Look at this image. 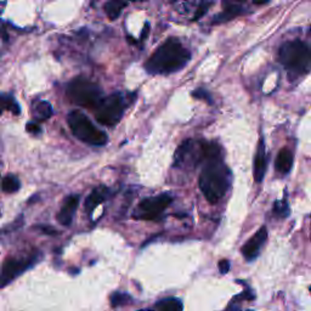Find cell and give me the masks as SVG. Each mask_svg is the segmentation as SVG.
<instances>
[{"mask_svg": "<svg viewBox=\"0 0 311 311\" xmlns=\"http://www.w3.org/2000/svg\"><path fill=\"white\" fill-rule=\"evenodd\" d=\"M109 196V190H107L105 186H100V187L95 188L92 193H90L89 197L85 201V209L89 214H92L94 212L95 208L99 204H101Z\"/></svg>", "mask_w": 311, "mask_h": 311, "instance_id": "13", "label": "cell"}, {"mask_svg": "<svg viewBox=\"0 0 311 311\" xmlns=\"http://www.w3.org/2000/svg\"><path fill=\"white\" fill-rule=\"evenodd\" d=\"M79 195H71L64 200L63 205L57 214V221L60 224L63 225V226H68L72 224L74 213H76L78 204H79Z\"/></svg>", "mask_w": 311, "mask_h": 311, "instance_id": "11", "label": "cell"}, {"mask_svg": "<svg viewBox=\"0 0 311 311\" xmlns=\"http://www.w3.org/2000/svg\"><path fill=\"white\" fill-rule=\"evenodd\" d=\"M267 240V230L263 226L255 232V235L250 237L242 247V254L247 260H254L259 254L263 245Z\"/></svg>", "mask_w": 311, "mask_h": 311, "instance_id": "10", "label": "cell"}, {"mask_svg": "<svg viewBox=\"0 0 311 311\" xmlns=\"http://www.w3.org/2000/svg\"><path fill=\"white\" fill-rule=\"evenodd\" d=\"M241 14H242V10L240 9V6L231 5V6H229V8H227L224 13H221V14H219V15L215 16L214 20H213V23H214V25H218V23L227 22V21L232 20V18H235L236 16H240Z\"/></svg>", "mask_w": 311, "mask_h": 311, "instance_id": "19", "label": "cell"}, {"mask_svg": "<svg viewBox=\"0 0 311 311\" xmlns=\"http://www.w3.org/2000/svg\"><path fill=\"white\" fill-rule=\"evenodd\" d=\"M192 95L195 97H197V99H202V100H205L207 102H210L212 104V96H210V94L208 92H205L204 89H197L195 90V92L192 93Z\"/></svg>", "mask_w": 311, "mask_h": 311, "instance_id": "24", "label": "cell"}, {"mask_svg": "<svg viewBox=\"0 0 311 311\" xmlns=\"http://www.w3.org/2000/svg\"><path fill=\"white\" fill-rule=\"evenodd\" d=\"M39 230L44 233H47V235H57L59 233V231L51 226H39Z\"/></svg>", "mask_w": 311, "mask_h": 311, "instance_id": "26", "label": "cell"}, {"mask_svg": "<svg viewBox=\"0 0 311 311\" xmlns=\"http://www.w3.org/2000/svg\"><path fill=\"white\" fill-rule=\"evenodd\" d=\"M69 128L77 139L93 146H104L107 142V135L97 129L90 119L80 111H72L67 117Z\"/></svg>", "mask_w": 311, "mask_h": 311, "instance_id": "4", "label": "cell"}, {"mask_svg": "<svg viewBox=\"0 0 311 311\" xmlns=\"http://www.w3.org/2000/svg\"><path fill=\"white\" fill-rule=\"evenodd\" d=\"M52 113H54V109H52L51 104L47 101L37 102L34 109H33V116L39 122L49 119L52 116Z\"/></svg>", "mask_w": 311, "mask_h": 311, "instance_id": "15", "label": "cell"}, {"mask_svg": "<svg viewBox=\"0 0 311 311\" xmlns=\"http://www.w3.org/2000/svg\"><path fill=\"white\" fill-rule=\"evenodd\" d=\"M148 31H150V26H148V23H146L145 27H143V30H142V33H141V39L143 40L146 37H147Z\"/></svg>", "mask_w": 311, "mask_h": 311, "instance_id": "28", "label": "cell"}, {"mask_svg": "<svg viewBox=\"0 0 311 311\" xmlns=\"http://www.w3.org/2000/svg\"><path fill=\"white\" fill-rule=\"evenodd\" d=\"M293 166V155L288 148H282L276 159V171L281 174L289 173Z\"/></svg>", "mask_w": 311, "mask_h": 311, "instance_id": "14", "label": "cell"}, {"mask_svg": "<svg viewBox=\"0 0 311 311\" xmlns=\"http://www.w3.org/2000/svg\"><path fill=\"white\" fill-rule=\"evenodd\" d=\"M230 1H232V3H241L243 0H230Z\"/></svg>", "mask_w": 311, "mask_h": 311, "instance_id": "30", "label": "cell"}, {"mask_svg": "<svg viewBox=\"0 0 311 311\" xmlns=\"http://www.w3.org/2000/svg\"><path fill=\"white\" fill-rule=\"evenodd\" d=\"M209 6H210L209 1H205V3L201 4V5L198 6L197 11H196V13H195V17H193V20L197 21V20H200V18H202L203 16L205 15V13H207V11H208V9H209Z\"/></svg>", "mask_w": 311, "mask_h": 311, "instance_id": "23", "label": "cell"}, {"mask_svg": "<svg viewBox=\"0 0 311 311\" xmlns=\"http://www.w3.org/2000/svg\"><path fill=\"white\" fill-rule=\"evenodd\" d=\"M183 303L180 299L176 298H166L162 300L157 301L155 305V309L162 311H181L183 310Z\"/></svg>", "mask_w": 311, "mask_h": 311, "instance_id": "17", "label": "cell"}, {"mask_svg": "<svg viewBox=\"0 0 311 311\" xmlns=\"http://www.w3.org/2000/svg\"><path fill=\"white\" fill-rule=\"evenodd\" d=\"M27 131L31 134H39L40 131H42V129H40L39 124L37 123H28L27 124Z\"/></svg>", "mask_w": 311, "mask_h": 311, "instance_id": "25", "label": "cell"}, {"mask_svg": "<svg viewBox=\"0 0 311 311\" xmlns=\"http://www.w3.org/2000/svg\"><path fill=\"white\" fill-rule=\"evenodd\" d=\"M280 62L296 76L306 74L311 69V51L301 40H291L280 47Z\"/></svg>", "mask_w": 311, "mask_h": 311, "instance_id": "3", "label": "cell"}, {"mask_svg": "<svg viewBox=\"0 0 311 311\" xmlns=\"http://www.w3.org/2000/svg\"><path fill=\"white\" fill-rule=\"evenodd\" d=\"M191 54L178 39L164 42L147 60L145 68L151 74H169L186 66Z\"/></svg>", "mask_w": 311, "mask_h": 311, "instance_id": "1", "label": "cell"}, {"mask_svg": "<svg viewBox=\"0 0 311 311\" xmlns=\"http://www.w3.org/2000/svg\"><path fill=\"white\" fill-rule=\"evenodd\" d=\"M274 212L276 213V215H280V217H288V202L284 198L283 201H279V202L275 203Z\"/></svg>", "mask_w": 311, "mask_h": 311, "instance_id": "22", "label": "cell"}, {"mask_svg": "<svg viewBox=\"0 0 311 311\" xmlns=\"http://www.w3.org/2000/svg\"><path fill=\"white\" fill-rule=\"evenodd\" d=\"M20 190V180L15 175H8L1 181V191L5 193H15Z\"/></svg>", "mask_w": 311, "mask_h": 311, "instance_id": "20", "label": "cell"}, {"mask_svg": "<svg viewBox=\"0 0 311 311\" xmlns=\"http://www.w3.org/2000/svg\"><path fill=\"white\" fill-rule=\"evenodd\" d=\"M173 198L169 193H163V195L155 196V197L143 198L139 203L134 218L140 220H153L158 217L159 214L164 212L171 204Z\"/></svg>", "mask_w": 311, "mask_h": 311, "instance_id": "8", "label": "cell"}, {"mask_svg": "<svg viewBox=\"0 0 311 311\" xmlns=\"http://www.w3.org/2000/svg\"><path fill=\"white\" fill-rule=\"evenodd\" d=\"M266 152H265V143L263 139L258 142L257 153L254 159V179L257 183H262L266 173Z\"/></svg>", "mask_w": 311, "mask_h": 311, "instance_id": "12", "label": "cell"}, {"mask_svg": "<svg viewBox=\"0 0 311 311\" xmlns=\"http://www.w3.org/2000/svg\"><path fill=\"white\" fill-rule=\"evenodd\" d=\"M204 161L203 141L186 140L176 150L174 167H195Z\"/></svg>", "mask_w": 311, "mask_h": 311, "instance_id": "7", "label": "cell"}, {"mask_svg": "<svg viewBox=\"0 0 311 311\" xmlns=\"http://www.w3.org/2000/svg\"><path fill=\"white\" fill-rule=\"evenodd\" d=\"M131 1H140V0H131Z\"/></svg>", "mask_w": 311, "mask_h": 311, "instance_id": "32", "label": "cell"}, {"mask_svg": "<svg viewBox=\"0 0 311 311\" xmlns=\"http://www.w3.org/2000/svg\"><path fill=\"white\" fill-rule=\"evenodd\" d=\"M219 269H220V271H221V274H226V272H229V270H230L229 260H221V262L219 263Z\"/></svg>", "mask_w": 311, "mask_h": 311, "instance_id": "27", "label": "cell"}, {"mask_svg": "<svg viewBox=\"0 0 311 311\" xmlns=\"http://www.w3.org/2000/svg\"><path fill=\"white\" fill-rule=\"evenodd\" d=\"M95 113L97 122L102 125L114 126L123 117L126 109L125 100L122 94H112L101 100Z\"/></svg>", "mask_w": 311, "mask_h": 311, "instance_id": "6", "label": "cell"}, {"mask_svg": "<svg viewBox=\"0 0 311 311\" xmlns=\"http://www.w3.org/2000/svg\"><path fill=\"white\" fill-rule=\"evenodd\" d=\"M4 111H11L14 114H20V106L11 95L0 94V114Z\"/></svg>", "mask_w": 311, "mask_h": 311, "instance_id": "18", "label": "cell"}, {"mask_svg": "<svg viewBox=\"0 0 311 311\" xmlns=\"http://www.w3.org/2000/svg\"><path fill=\"white\" fill-rule=\"evenodd\" d=\"M38 260V257L27 258H14L10 257L5 259L3 266L0 269V288L8 286L16 277L26 271L28 267L32 266Z\"/></svg>", "mask_w": 311, "mask_h": 311, "instance_id": "9", "label": "cell"}, {"mask_svg": "<svg viewBox=\"0 0 311 311\" xmlns=\"http://www.w3.org/2000/svg\"><path fill=\"white\" fill-rule=\"evenodd\" d=\"M67 95L73 104L85 109H95L104 99L99 85L85 78L72 80L67 88Z\"/></svg>", "mask_w": 311, "mask_h": 311, "instance_id": "5", "label": "cell"}, {"mask_svg": "<svg viewBox=\"0 0 311 311\" xmlns=\"http://www.w3.org/2000/svg\"><path fill=\"white\" fill-rule=\"evenodd\" d=\"M267 1H269V0H254V4H257V5H264Z\"/></svg>", "mask_w": 311, "mask_h": 311, "instance_id": "29", "label": "cell"}, {"mask_svg": "<svg viewBox=\"0 0 311 311\" xmlns=\"http://www.w3.org/2000/svg\"><path fill=\"white\" fill-rule=\"evenodd\" d=\"M131 303V296L126 293H122V292H116L111 295V305L117 308V306H123L126 304Z\"/></svg>", "mask_w": 311, "mask_h": 311, "instance_id": "21", "label": "cell"}, {"mask_svg": "<svg viewBox=\"0 0 311 311\" xmlns=\"http://www.w3.org/2000/svg\"><path fill=\"white\" fill-rule=\"evenodd\" d=\"M125 6V0H109L105 5V13L109 16V20H116L119 17Z\"/></svg>", "mask_w": 311, "mask_h": 311, "instance_id": "16", "label": "cell"}, {"mask_svg": "<svg viewBox=\"0 0 311 311\" xmlns=\"http://www.w3.org/2000/svg\"><path fill=\"white\" fill-rule=\"evenodd\" d=\"M200 188L209 203H217L221 200L230 186V171L222 158H214L205 162L200 175Z\"/></svg>", "mask_w": 311, "mask_h": 311, "instance_id": "2", "label": "cell"}, {"mask_svg": "<svg viewBox=\"0 0 311 311\" xmlns=\"http://www.w3.org/2000/svg\"><path fill=\"white\" fill-rule=\"evenodd\" d=\"M171 3H175V1H178V0H171Z\"/></svg>", "mask_w": 311, "mask_h": 311, "instance_id": "31", "label": "cell"}]
</instances>
